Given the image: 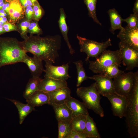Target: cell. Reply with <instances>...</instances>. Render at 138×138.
<instances>
[{
    "mask_svg": "<svg viewBox=\"0 0 138 138\" xmlns=\"http://www.w3.org/2000/svg\"><path fill=\"white\" fill-rule=\"evenodd\" d=\"M84 132L89 138H100L96 124L89 114L86 116V121Z\"/></svg>",
    "mask_w": 138,
    "mask_h": 138,
    "instance_id": "23",
    "label": "cell"
},
{
    "mask_svg": "<svg viewBox=\"0 0 138 138\" xmlns=\"http://www.w3.org/2000/svg\"><path fill=\"white\" fill-rule=\"evenodd\" d=\"M42 61L35 56L30 57L26 54L22 62L25 63L27 66L32 77H40L45 71Z\"/></svg>",
    "mask_w": 138,
    "mask_h": 138,
    "instance_id": "14",
    "label": "cell"
},
{
    "mask_svg": "<svg viewBox=\"0 0 138 138\" xmlns=\"http://www.w3.org/2000/svg\"><path fill=\"white\" fill-rule=\"evenodd\" d=\"M26 53L16 38L0 37V68L22 62Z\"/></svg>",
    "mask_w": 138,
    "mask_h": 138,
    "instance_id": "2",
    "label": "cell"
},
{
    "mask_svg": "<svg viewBox=\"0 0 138 138\" xmlns=\"http://www.w3.org/2000/svg\"><path fill=\"white\" fill-rule=\"evenodd\" d=\"M119 65L116 64L111 65L105 68L101 74L112 79H113L118 75L124 73V71L119 69Z\"/></svg>",
    "mask_w": 138,
    "mask_h": 138,
    "instance_id": "29",
    "label": "cell"
},
{
    "mask_svg": "<svg viewBox=\"0 0 138 138\" xmlns=\"http://www.w3.org/2000/svg\"><path fill=\"white\" fill-rule=\"evenodd\" d=\"M110 18V31L113 34L116 30H121L123 28L122 25L123 22V19L115 9H110L108 11Z\"/></svg>",
    "mask_w": 138,
    "mask_h": 138,
    "instance_id": "22",
    "label": "cell"
},
{
    "mask_svg": "<svg viewBox=\"0 0 138 138\" xmlns=\"http://www.w3.org/2000/svg\"><path fill=\"white\" fill-rule=\"evenodd\" d=\"M86 116L80 115L73 117L71 120L72 129L79 132H84L85 127Z\"/></svg>",
    "mask_w": 138,
    "mask_h": 138,
    "instance_id": "26",
    "label": "cell"
},
{
    "mask_svg": "<svg viewBox=\"0 0 138 138\" xmlns=\"http://www.w3.org/2000/svg\"><path fill=\"white\" fill-rule=\"evenodd\" d=\"M72 111L73 117L78 115L89 114L87 108L84 104L71 96L65 102Z\"/></svg>",
    "mask_w": 138,
    "mask_h": 138,
    "instance_id": "18",
    "label": "cell"
},
{
    "mask_svg": "<svg viewBox=\"0 0 138 138\" xmlns=\"http://www.w3.org/2000/svg\"><path fill=\"white\" fill-rule=\"evenodd\" d=\"M83 62L79 60L73 62L76 65L77 74L76 86H80L84 80H87L88 77L86 74L85 71L83 66Z\"/></svg>",
    "mask_w": 138,
    "mask_h": 138,
    "instance_id": "27",
    "label": "cell"
},
{
    "mask_svg": "<svg viewBox=\"0 0 138 138\" xmlns=\"http://www.w3.org/2000/svg\"><path fill=\"white\" fill-rule=\"evenodd\" d=\"M22 6L24 8H26L28 5L33 6V4L30 0H19Z\"/></svg>",
    "mask_w": 138,
    "mask_h": 138,
    "instance_id": "37",
    "label": "cell"
},
{
    "mask_svg": "<svg viewBox=\"0 0 138 138\" xmlns=\"http://www.w3.org/2000/svg\"><path fill=\"white\" fill-rule=\"evenodd\" d=\"M119 47L121 53L122 61L126 67V70L131 71L138 67V49L120 41Z\"/></svg>",
    "mask_w": 138,
    "mask_h": 138,
    "instance_id": "8",
    "label": "cell"
},
{
    "mask_svg": "<svg viewBox=\"0 0 138 138\" xmlns=\"http://www.w3.org/2000/svg\"><path fill=\"white\" fill-rule=\"evenodd\" d=\"M67 86L66 81L46 77L41 79L38 90L48 93Z\"/></svg>",
    "mask_w": 138,
    "mask_h": 138,
    "instance_id": "13",
    "label": "cell"
},
{
    "mask_svg": "<svg viewBox=\"0 0 138 138\" xmlns=\"http://www.w3.org/2000/svg\"><path fill=\"white\" fill-rule=\"evenodd\" d=\"M32 3L33 5H34V3L36 2L37 1V0H30Z\"/></svg>",
    "mask_w": 138,
    "mask_h": 138,
    "instance_id": "43",
    "label": "cell"
},
{
    "mask_svg": "<svg viewBox=\"0 0 138 138\" xmlns=\"http://www.w3.org/2000/svg\"><path fill=\"white\" fill-rule=\"evenodd\" d=\"M97 0H84L88 10V15L94 21L102 25L101 24L97 18L96 13V4Z\"/></svg>",
    "mask_w": 138,
    "mask_h": 138,
    "instance_id": "28",
    "label": "cell"
},
{
    "mask_svg": "<svg viewBox=\"0 0 138 138\" xmlns=\"http://www.w3.org/2000/svg\"><path fill=\"white\" fill-rule=\"evenodd\" d=\"M88 79L95 80L98 93L103 96L115 93L112 79L101 74L88 77Z\"/></svg>",
    "mask_w": 138,
    "mask_h": 138,
    "instance_id": "11",
    "label": "cell"
},
{
    "mask_svg": "<svg viewBox=\"0 0 138 138\" xmlns=\"http://www.w3.org/2000/svg\"><path fill=\"white\" fill-rule=\"evenodd\" d=\"M45 67L44 77H50L66 81L70 77L68 73V63L60 66H55L51 63L45 62Z\"/></svg>",
    "mask_w": 138,
    "mask_h": 138,
    "instance_id": "10",
    "label": "cell"
},
{
    "mask_svg": "<svg viewBox=\"0 0 138 138\" xmlns=\"http://www.w3.org/2000/svg\"><path fill=\"white\" fill-rule=\"evenodd\" d=\"M5 32L3 28V25L0 24V34Z\"/></svg>",
    "mask_w": 138,
    "mask_h": 138,
    "instance_id": "40",
    "label": "cell"
},
{
    "mask_svg": "<svg viewBox=\"0 0 138 138\" xmlns=\"http://www.w3.org/2000/svg\"><path fill=\"white\" fill-rule=\"evenodd\" d=\"M27 20L22 22L20 24V27L21 31V34L23 38L25 39L28 37L26 35L27 31L30 23Z\"/></svg>",
    "mask_w": 138,
    "mask_h": 138,
    "instance_id": "34",
    "label": "cell"
},
{
    "mask_svg": "<svg viewBox=\"0 0 138 138\" xmlns=\"http://www.w3.org/2000/svg\"><path fill=\"white\" fill-rule=\"evenodd\" d=\"M79 41L80 52L85 53L87 55L85 61H88L90 57L97 58L109 47L112 45L110 38L101 42L86 39L77 35Z\"/></svg>",
    "mask_w": 138,
    "mask_h": 138,
    "instance_id": "6",
    "label": "cell"
},
{
    "mask_svg": "<svg viewBox=\"0 0 138 138\" xmlns=\"http://www.w3.org/2000/svg\"><path fill=\"white\" fill-rule=\"evenodd\" d=\"M6 2H9L11 0H5Z\"/></svg>",
    "mask_w": 138,
    "mask_h": 138,
    "instance_id": "44",
    "label": "cell"
},
{
    "mask_svg": "<svg viewBox=\"0 0 138 138\" xmlns=\"http://www.w3.org/2000/svg\"><path fill=\"white\" fill-rule=\"evenodd\" d=\"M60 16L58 20V24L60 30L69 48V52L71 54H73L75 52L70 44L68 36V27L66 22V15L64 9H60Z\"/></svg>",
    "mask_w": 138,
    "mask_h": 138,
    "instance_id": "19",
    "label": "cell"
},
{
    "mask_svg": "<svg viewBox=\"0 0 138 138\" xmlns=\"http://www.w3.org/2000/svg\"><path fill=\"white\" fill-rule=\"evenodd\" d=\"M4 4V0H0V10L2 9Z\"/></svg>",
    "mask_w": 138,
    "mask_h": 138,
    "instance_id": "42",
    "label": "cell"
},
{
    "mask_svg": "<svg viewBox=\"0 0 138 138\" xmlns=\"http://www.w3.org/2000/svg\"><path fill=\"white\" fill-rule=\"evenodd\" d=\"M0 13L3 15L4 17H6L7 16L6 12L4 10L2 9L0 10Z\"/></svg>",
    "mask_w": 138,
    "mask_h": 138,
    "instance_id": "41",
    "label": "cell"
},
{
    "mask_svg": "<svg viewBox=\"0 0 138 138\" xmlns=\"http://www.w3.org/2000/svg\"><path fill=\"white\" fill-rule=\"evenodd\" d=\"M3 25L5 32H9L17 30V27L15 25L12 24L10 22H6Z\"/></svg>",
    "mask_w": 138,
    "mask_h": 138,
    "instance_id": "35",
    "label": "cell"
},
{
    "mask_svg": "<svg viewBox=\"0 0 138 138\" xmlns=\"http://www.w3.org/2000/svg\"><path fill=\"white\" fill-rule=\"evenodd\" d=\"M9 6L7 14L9 22L15 25L24 15V8L19 0H11L9 2Z\"/></svg>",
    "mask_w": 138,
    "mask_h": 138,
    "instance_id": "16",
    "label": "cell"
},
{
    "mask_svg": "<svg viewBox=\"0 0 138 138\" xmlns=\"http://www.w3.org/2000/svg\"><path fill=\"white\" fill-rule=\"evenodd\" d=\"M134 84L127 96V103L124 117L131 137H138V71L134 73Z\"/></svg>",
    "mask_w": 138,
    "mask_h": 138,
    "instance_id": "3",
    "label": "cell"
},
{
    "mask_svg": "<svg viewBox=\"0 0 138 138\" xmlns=\"http://www.w3.org/2000/svg\"><path fill=\"white\" fill-rule=\"evenodd\" d=\"M28 29L31 34H36L39 35L42 33V30L37 22H33L31 23Z\"/></svg>",
    "mask_w": 138,
    "mask_h": 138,
    "instance_id": "32",
    "label": "cell"
},
{
    "mask_svg": "<svg viewBox=\"0 0 138 138\" xmlns=\"http://www.w3.org/2000/svg\"><path fill=\"white\" fill-rule=\"evenodd\" d=\"M107 97L111 104L113 115L122 118L124 117L127 103V97L115 93L103 96Z\"/></svg>",
    "mask_w": 138,
    "mask_h": 138,
    "instance_id": "9",
    "label": "cell"
},
{
    "mask_svg": "<svg viewBox=\"0 0 138 138\" xmlns=\"http://www.w3.org/2000/svg\"><path fill=\"white\" fill-rule=\"evenodd\" d=\"M89 138L84 132H79L73 129L66 138Z\"/></svg>",
    "mask_w": 138,
    "mask_h": 138,
    "instance_id": "33",
    "label": "cell"
},
{
    "mask_svg": "<svg viewBox=\"0 0 138 138\" xmlns=\"http://www.w3.org/2000/svg\"><path fill=\"white\" fill-rule=\"evenodd\" d=\"M135 79L134 73L131 71L124 73L113 78L115 93L127 97L133 87Z\"/></svg>",
    "mask_w": 138,
    "mask_h": 138,
    "instance_id": "7",
    "label": "cell"
},
{
    "mask_svg": "<svg viewBox=\"0 0 138 138\" xmlns=\"http://www.w3.org/2000/svg\"><path fill=\"white\" fill-rule=\"evenodd\" d=\"M76 93L87 109L92 110L101 117H103L104 112L100 103L101 97L98 91L95 82L87 87L77 88Z\"/></svg>",
    "mask_w": 138,
    "mask_h": 138,
    "instance_id": "4",
    "label": "cell"
},
{
    "mask_svg": "<svg viewBox=\"0 0 138 138\" xmlns=\"http://www.w3.org/2000/svg\"><path fill=\"white\" fill-rule=\"evenodd\" d=\"M122 57L119 49L112 51L105 50L94 61L89 60V68L94 73L101 74L106 68L113 64L119 65L121 63Z\"/></svg>",
    "mask_w": 138,
    "mask_h": 138,
    "instance_id": "5",
    "label": "cell"
},
{
    "mask_svg": "<svg viewBox=\"0 0 138 138\" xmlns=\"http://www.w3.org/2000/svg\"><path fill=\"white\" fill-rule=\"evenodd\" d=\"M123 22L127 24V26L132 28H138V14L133 13L126 19H123Z\"/></svg>",
    "mask_w": 138,
    "mask_h": 138,
    "instance_id": "30",
    "label": "cell"
},
{
    "mask_svg": "<svg viewBox=\"0 0 138 138\" xmlns=\"http://www.w3.org/2000/svg\"><path fill=\"white\" fill-rule=\"evenodd\" d=\"M26 99L27 103L35 107L49 104V96L48 93L38 90Z\"/></svg>",
    "mask_w": 138,
    "mask_h": 138,
    "instance_id": "17",
    "label": "cell"
},
{
    "mask_svg": "<svg viewBox=\"0 0 138 138\" xmlns=\"http://www.w3.org/2000/svg\"><path fill=\"white\" fill-rule=\"evenodd\" d=\"M33 6L34 14L33 18L36 21H38L42 17L43 11L37 1L34 3Z\"/></svg>",
    "mask_w": 138,
    "mask_h": 138,
    "instance_id": "31",
    "label": "cell"
},
{
    "mask_svg": "<svg viewBox=\"0 0 138 138\" xmlns=\"http://www.w3.org/2000/svg\"><path fill=\"white\" fill-rule=\"evenodd\" d=\"M25 13L27 20L29 21L31 20L33 17L34 12L31 6L28 5L26 8Z\"/></svg>",
    "mask_w": 138,
    "mask_h": 138,
    "instance_id": "36",
    "label": "cell"
},
{
    "mask_svg": "<svg viewBox=\"0 0 138 138\" xmlns=\"http://www.w3.org/2000/svg\"><path fill=\"white\" fill-rule=\"evenodd\" d=\"M8 22L6 17H0V24L3 25L5 23Z\"/></svg>",
    "mask_w": 138,
    "mask_h": 138,
    "instance_id": "39",
    "label": "cell"
},
{
    "mask_svg": "<svg viewBox=\"0 0 138 138\" xmlns=\"http://www.w3.org/2000/svg\"><path fill=\"white\" fill-rule=\"evenodd\" d=\"M71 120L66 119L57 121L58 138H66L72 129Z\"/></svg>",
    "mask_w": 138,
    "mask_h": 138,
    "instance_id": "25",
    "label": "cell"
},
{
    "mask_svg": "<svg viewBox=\"0 0 138 138\" xmlns=\"http://www.w3.org/2000/svg\"><path fill=\"white\" fill-rule=\"evenodd\" d=\"M49 96V105H61L65 102L71 96V91L67 86L57 90L48 92Z\"/></svg>",
    "mask_w": 138,
    "mask_h": 138,
    "instance_id": "15",
    "label": "cell"
},
{
    "mask_svg": "<svg viewBox=\"0 0 138 138\" xmlns=\"http://www.w3.org/2000/svg\"><path fill=\"white\" fill-rule=\"evenodd\" d=\"M117 37L121 42L138 49V28H132L127 26L120 30Z\"/></svg>",
    "mask_w": 138,
    "mask_h": 138,
    "instance_id": "12",
    "label": "cell"
},
{
    "mask_svg": "<svg viewBox=\"0 0 138 138\" xmlns=\"http://www.w3.org/2000/svg\"><path fill=\"white\" fill-rule=\"evenodd\" d=\"M40 77H32L28 81L24 92L23 96L25 99L39 90L41 80Z\"/></svg>",
    "mask_w": 138,
    "mask_h": 138,
    "instance_id": "24",
    "label": "cell"
},
{
    "mask_svg": "<svg viewBox=\"0 0 138 138\" xmlns=\"http://www.w3.org/2000/svg\"><path fill=\"white\" fill-rule=\"evenodd\" d=\"M20 43L26 53H31L45 62L52 63L59 56L58 51L61 47V37L59 35L44 37L31 36Z\"/></svg>",
    "mask_w": 138,
    "mask_h": 138,
    "instance_id": "1",
    "label": "cell"
},
{
    "mask_svg": "<svg viewBox=\"0 0 138 138\" xmlns=\"http://www.w3.org/2000/svg\"><path fill=\"white\" fill-rule=\"evenodd\" d=\"M51 106L53 108L57 121L71 120L73 118L72 111L65 103L61 105L53 104Z\"/></svg>",
    "mask_w": 138,
    "mask_h": 138,
    "instance_id": "20",
    "label": "cell"
},
{
    "mask_svg": "<svg viewBox=\"0 0 138 138\" xmlns=\"http://www.w3.org/2000/svg\"><path fill=\"white\" fill-rule=\"evenodd\" d=\"M15 105L18 111L19 123L22 124L26 117L32 111L35 110L34 107L27 103L24 104L16 100L7 99Z\"/></svg>",
    "mask_w": 138,
    "mask_h": 138,
    "instance_id": "21",
    "label": "cell"
},
{
    "mask_svg": "<svg viewBox=\"0 0 138 138\" xmlns=\"http://www.w3.org/2000/svg\"><path fill=\"white\" fill-rule=\"evenodd\" d=\"M133 12L134 14H138V0H135Z\"/></svg>",
    "mask_w": 138,
    "mask_h": 138,
    "instance_id": "38",
    "label": "cell"
}]
</instances>
